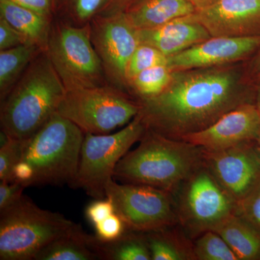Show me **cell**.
<instances>
[{
    "instance_id": "33",
    "label": "cell",
    "mask_w": 260,
    "mask_h": 260,
    "mask_svg": "<svg viewBox=\"0 0 260 260\" xmlns=\"http://www.w3.org/2000/svg\"><path fill=\"white\" fill-rule=\"evenodd\" d=\"M30 44L13 27L0 18V51L7 50L23 44Z\"/></svg>"
},
{
    "instance_id": "25",
    "label": "cell",
    "mask_w": 260,
    "mask_h": 260,
    "mask_svg": "<svg viewBox=\"0 0 260 260\" xmlns=\"http://www.w3.org/2000/svg\"><path fill=\"white\" fill-rule=\"evenodd\" d=\"M104 0H56L55 18L75 26H84L99 14Z\"/></svg>"
},
{
    "instance_id": "1",
    "label": "cell",
    "mask_w": 260,
    "mask_h": 260,
    "mask_svg": "<svg viewBox=\"0 0 260 260\" xmlns=\"http://www.w3.org/2000/svg\"><path fill=\"white\" fill-rule=\"evenodd\" d=\"M246 61L172 72L161 93L138 99V114L146 127L172 139L206 129L237 107L255 104Z\"/></svg>"
},
{
    "instance_id": "9",
    "label": "cell",
    "mask_w": 260,
    "mask_h": 260,
    "mask_svg": "<svg viewBox=\"0 0 260 260\" xmlns=\"http://www.w3.org/2000/svg\"><path fill=\"white\" fill-rule=\"evenodd\" d=\"M146 126L138 114L114 134L84 135L78 172L71 187L83 189L97 199L106 198V186L119 160L144 134Z\"/></svg>"
},
{
    "instance_id": "35",
    "label": "cell",
    "mask_w": 260,
    "mask_h": 260,
    "mask_svg": "<svg viewBox=\"0 0 260 260\" xmlns=\"http://www.w3.org/2000/svg\"><path fill=\"white\" fill-rule=\"evenodd\" d=\"M137 0H104L99 14L112 15L124 13Z\"/></svg>"
},
{
    "instance_id": "3",
    "label": "cell",
    "mask_w": 260,
    "mask_h": 260,
    "mask_svg": "<svg viewBox=\"0 0 260 260\" xmlns=\"http://www.w3.org/2000/svg\"><path fill=\"white\" fill-rule=\"evenodd\" d=\"M66 92L47 51H42L1 101L2 131L13 139H29L57 112Z\"/></svg>"
},
{
    "instance_id": "30",
    "label": "cell",
    "mask_w": 260,
    "mask_h": 260,
    "mask_svg": "<svg viewBox=\"0 0 260 260\" xmlns=\"http://www.w3.org/2000/svg\"><path fill=\"white\" fill-rule=\"evenodd\" d=\"M94 227L95 237L103 242H112L119 239L127 229L122 219L116 213L95 224Z\"/></svg>"
},
{
    "instance_id": "24",
    "label": "cell",
    "mask_w": 260,
    "mask_h": 260,
    "mask_svg": "<svg viewBox=\"0 0 260 260\" xmlns=\"http://www.w3.org/2000/svg\"><path fill=\"white\" fill-rule=\"evenodd\" d=\"M172 79L167 65H158L141 72L128 81V91L137 99H149L161 93Z\"/></svg>"
},
{
    "instance_id": "17",
    "label": "cell",
    "mask_w": 260,
    "mask_h": 260,
    "mask_svg": "<svg viewBox=\"0 0 260 260\" xmlns=\"http://www.w3.org/2000/svg\"><path fill=\"white\" fill-rule=\"evenodd\" d=\"M197 11L190 0H137L124 12L138 30L160 26Z\"/></svg>"
},
{
    "instance_id": "37",
    "label": "cell",
    "mask_w": 260,
    "mask_h": 260,
    "mask_svg": "<svg viewBox=\"0 0 260 260\" xmlns=\"http://www.w3.org/2000/svg\"><path fill=\"white\" fill-rule=\"evenodd\" d=\"M246 63L249 75L254 80V77L260 73V47L254 56L249 61H246Z\"/></svg>"
},
{
    "instance_id": "14",
    "label": "cell",
    "mask_w": 260,
    "mask_h": 260,
    "mask_svg": "<svg viewBox=\"0 0 260 260\" xmlns=\"http://www.w3.org/2000/svg\"><path fill=\"white\" fill-rule=\"evenodd\" d=\"M260 131V112L256 104H246L228 112L206 129L183 137L180 140L215 151L256 140Z\"/></svg>"
},
{
    "instance_id": "10",
    "label": "cell",
    "mask_w": 260,
    "mask_h": 260,
    "mask_svg": "<svg viewBox=\"0 0 260 260\" xmlns=\"http://www.w3.org/2000/svg\"><path fill=\"white\" fill-rule=\"evenodd\" d=\"M105 193L129 230L153 232L178 223L174 197L169 191L150 186L118 184L112 179Z\"/></svg>"
},
{
    "instance_id": "2",
    "label": "cell",
    "mask_w": 260,
    "mask_h": 260,
    "mask_svg": "<svg viewBox=\"0 0 260 260\" xmlns=\"http://www.w3.org/2000/svg\"><path fill=\"white\" fill-rule=\"evenodd\" d=\"M138 146L118 162L113 178L121 183L153 186L174 194L203 164V149L146 127Z\"/></svg>"
},
{
    "instance_id": "28",
    "label": "cell",
    "mask_w": 260,
    "mask_h": 260,
    "mask_svg": "<svg viewBox=\"0 0 260 260\" xmlns=\"http://www.w3.org/2000/svg\"><path fill=\"white\" fill-rule=\"evenodd\" d=\"M23 141L10 138L0 147V181L14 182L13 169L23 155Z\"/></svg>"
},
{
    "instance_id": "5",
    "label": "cell",
    "mask_w": 260,
    "mask_h": 260,
    "mask_svg": "<svg viewBox=\"0 0 260 260\" xmlns=\"http://www.w3.org/2000/svg\"><path fill=\"white\" fill-rule=\"evenodd\" d=\"M79 224L42 209L23 195L0 211V259L34 260L38 253Z\"/></svg>"
},
{
    "instance_id": "26",
    "label": "cell",
    "mask_w": 260,
    "mask_h": 260,
    "mask_svg": "<svg viewBox=\"0 0 260 260\" xmlns=\"http://www.w3.org/2000/svg\"><path fill=\"white\" fill-rule=\"evenodd\" d=\"M195 260H239L226 242L213 231L197 237L193 244Z\"/></svg>"
},
{
    "instance_id": "40",
    "label": "cell",
    "mask_w": 260,
    "mask_h": 260,
    "mask_svg": "<svg viewBox=\"0 0 260 260\" xmlns=\"http://www.w3.org/2000/svg\"><path fill=\"white\" fill-rule=\"evenodd\" d=\"M256 142H257L258 146H259V153H260V131L259 133V135H258L257 139H256Z\"/></svg>"
},
{
    "instance_id": "31",
    "label": "cell",
    "mask_w": 260,
    "mask_h": 260,
    "mask_svg": "<svg viewBox=\"0 0 260 260\" xmlns=\"http://www.w3.org/2000/svg\"><path fill=\"white\" fill-rule=\"evenodd\" d=\"M115 213L114 205L109 198L97 199L91 202L85 210V218L95 225Z\"/></svg>"
},
{
    "instance_id": "6",
    "label": "cell",
    "mask_w": 260,
    "mask_h": 260,
    "mask_svg": "<svg viewBox=\"0 0 260 260\" xmlns=\"http://www.w3.org/2000/svg\"><path fill=\"white\" fill-rule=\"evenodd\" d=\"M46 51L67 91L109 84L90 40L89 24L75 26L54 18Z\"/></svg>"
},
{
    "instance_id": "39",
    "label": "cell",
    "mask_w": 260,
    "mask_h": 260,
    "mask_svg": "<svg viewBox=\"0 0 260 260\" xmlns=\"http://www.w3.org/2000/svg\"><path fill=\"white\" fill-rule=\"evenodd\" d=\"M255 104L260 112V80L256 82Z\"/></svg>"
},
{
    "instance_id": "23",
    "label": "cell",
    "mask_w": 260,
    "mask_h": 260,
    "mask_svg": "<svg viewBox=\"0 0 260 260\" xmlns=\"http://www.w3.org/2000/svg\"><path fill=\"white\" fill-rule=\"evenodd\" d=\"M171 227L145 232L153 260H193V244Z\"/></svg>"
},
{
    "instance_id": "11",
    "label": "cell",
    "mask_w": 260,
    "mask_h": 260,
    "mask_svg": "<svg viewBox=\"0 0 260 260\" xmlns=\"http://www.w3.org/2000/svg\"><path fill=\"white\" fill-rule=\"evenodd\" d=\"M94 49L102 61L108 83L128 92L126 69L139 46L138 29L125 13L96 15L89 23Z\"/></svg>"
},
{
    "instance_id": "15",
    "label": "cell",
    "mask_w": 260,
    "mask_h": 260,
    "mask_svg": "<svg viewBox=\"0 0 260 260\" xmlns=\"http://www.w3.org/2000/svg\"><path fill=\"white\" fill-rule=\"evenodd\" d=\"M194 15L213 37H260V0H219Z\"/></svg>"
},
{
    "instance_id": "32",
    "label": "cell",
    "mask_w": 260,
    "mask_h": 260,
    "mask_svg": "<svg viewBox=\"0 0 260 260\" xmlns=\"http://www.w3.org/2000/svg\"><path fill=\"white\" fill-rule=\"evenodd\" d=\"M25 186L20 183L0 181V211L9 208L23 196Z\"/></svg>"
},
{
    "instance_id": "7",
    "label": "cell",
    "mask_w": 260,
    "mask_h": 260,
    "mask_svg": "<svg viewBox=\"0 0 260 260\" xmlns=\"http://www.w3.org/2000/svg\"><path fill=\"white\" fill-rule=\"evenodd\" d=\"M140 111L136 98L108 84L68 90L57 112L84 133L105 135L129 124Z\"/></svg>"
},
{
    "instance_id": "21",
    "label": "cell",
    "mask_w": 260,
    "mask_h": 260,
    "mask_svg": "<svg viewBox=\"0 0 260 260\" xmlns=\"http://www.w3.org/2000/svg\"><path fill=\"white\" fill-rule=\"evenodd\" d=\"M92 235L86 234L80 225L61 236L42 250L34 260H95L99 259L91 246Z\"/></svg>"
},
{
    "instance_id": "8",
    "label": "cell",
    "mask_w": 260,
    "mask_h": 260,
    "mask_svg": "<svg viewBox=\"0 0 260 260\" xmlns=\"http://www.w3.org/2000/svg\"><path fill=\"white\" fill-rule=\"evenodd\" d=\"M178 223L189 237L213 231L237 213V203L220 185L204 164L173 194Z\"/></svg>"
},
{
    "instance_id": "18",
    "label": "cell",
    "mask_w": 260,
    "mask_h": 260,
    "mask_svg": "<svg viewBox=\"0 0 260 260\" xmlns=\"http://www.w3.org/2000/svg\"><path fill=\"white\" fill-rule=\"evenodd\" d=\"M0 18L9 23L30 44L47 50L49 32L54 19L15 4L10 0H0Z\"/></svg>"
},
{
    "instance_id": "27",
    "label": "cell",
    "mask_w": 260,
    "mask_h": 260,
    "mask_svg": "<svg viewBox=\"0 0 260 260\" xmlns=\"http://www.w3.org/2000/svg\"><path fill=\"white\" fill-rule=\"evenodd\" d=\"M167 60L168 56L156 48L148 44H140L128 64L126 69L127 83L135 75L145 70L158 65H167Z\"/></svg>"
},
{
    "instance_id": "20",
    "label": "cell",
    "mask_w": 260,
    "mask_h": 260,
    "mask_svg": "<svg viewBox=\"0 0 260 260\" xmlns=\"http://www.w3.org/2000/svg\"><path fill=\"white\" fill-rule=\"evenodd\" d=\"M91 246L99 259H152L143 232L126 229L121 237L112 242H103L92 236Z\"/></svg>"
},
{
    "instance_id": "36",
    "label": "cell",
    "mask_w": 260,
    "mask_h": 260,
    "mask_svg": "<svg viewBox=\"0 0 260 260\" xmlns=\"http://www.w3.org/2000/svg\"><path fill=\"white\" fill-rule=\"evenodd\" d=\"M34 176V170L31 165L24 160L19 161L13 169V180L23 184L25 188H28Z\"/></svg>"
},
{
    "instance_id": "4",
    "label": "cell",
    "mask_w": 260,
    "mask_h": 260,
    "mask_svg": "<svg viewBox=\"0 0 260 260\" xmlns=\"http://www.w3.org/2000/svg\"><path fill=\"white\" fill-rule=\"evenodd\" d=\"M85 133L56 112L42 129L24 140L22 160L34 176L28 186H61L74 182Z\"/></svg>"
},
{
    "instance_id": "12",
    "label": "cell",
    "mask_w": 260,
    "mask_h": 260,
    "mask_svg": "<svg viewBox=\"0 0 260 260\" xmlns=\"http://www.w3.org/2000/svg\"><path fill=\"white\" fill-rule=\"evenodd\" d=\"M203 155L205 167L237 203L260 181V153L256 140L215 151L203 150Z\"/></svg>"
},
{
    "instance_id": "38",
    "label": "cell",
    "mask_w": 260,
    "mask_h": 260,
    "mask_svg": "<svg viewBox=\"0 0 260 260\" xmlns=\"http://www.w3.org/2000/svg\"><path fill=\"white\" fill-rule=\"evenodd\" d=\"M197 10L205 9L218 3L219 0H190Z\"/></svg>"
},
{
    "instance_id": "29",
    "label": "cell",
    "mask_w": 260,
    "mask_h": 260,
    "mask_svg": "<svg viewBox=\"0 0 260 260\" xmlns=\"http://www.w3.org/2000/svg\"><path fill=\"white\" fill-rule=\"evenodd\" d=\"M237 213L260 232V181L244 199L238 202Z\"/></svg>"
},
{
    "instance_id": "34",
    "label": "cell",
    "mask_w": 260,
    "mask_h": 260,
    "mask_svg": "<svg viewBox=\"0 0 260 260\" xmlns=\"http://www.w3.org/2000/svg\"><path fill=\"white\" fill-rule=\"evenodd\" d=\"M20 5L50 19L55 18L56 0H10Z\"/></svg>"
},
{
    "instance_id": "22",
    "label": "cell",
    "mask_w": 260,
    "mask_h": 260,
    "mask_svg": "<svg viewBox=\"0 0 260 260\" xmlns=\"http://www.w3.org/2000/svg\"><path fill=\"white\" fill-rule=\"evenodd\" d=\"M42 51L34 44L0 51V100L7 96L32 61Z\"/></svg>"
},
{
    "instance_id": "41",
    "label": "cell",
    "mask_w": 260,
    "mask_h": 260,
    "mask_svg": "<svg viewBox=\"0 0 260 260\" xmlns=\"http://www.w3.org/2000/svg\"><path fill=\"white\" fill-rule=\"evenodd\" d=\"M254 80L255 82L259 81V80H260V73H259V74H258L257 75H256V76L254 77Z\"/></svg>"
},
{
    "instance_id": "13",
    "label": "cell",
    "mask_w": 260,
    "mask_h": 260,
    "mask_svg": "<svg viewBox=\"0 0 260 260\" xmlns=\"http://www.w3.org/2000/svg\"><path fill=\"white\" fill-rule=\"evenodd\" d=\"M260 47V37H213L168 56L172 72L212 68L249 61Z\"/></svg>"
},
{
    "instance_id": "16",
    "label": "cell",
    "mask_w": 260,
    "mask_h": 260,
    "mask_svg": "<svg viewBox=\"0 0 260 260\" xmlns=\"http://www.w3.org/2000/svg\"><path fill=\"white\" fill-rule=\"evenodd\" d=\"M140 44L156 48L167 56L177 54L211 38L194 13L148 29L138 30Z\"/></svg>"
},
{
    "instance_id": "19",
    "label": "cell",
    "mask_w": 260,
    "mask_h": 260,
    "mask_svg": "<svg viewBox=\"0 0 260 260\" xmlns=\"http://www.w3.org/2000/svg\"><path fill=\"white\" fill-rule=\"evenodd\" d=\"M226 242L239 260H260V232L237 213L214 229Z\"/></svg>"
}]
</instances>
